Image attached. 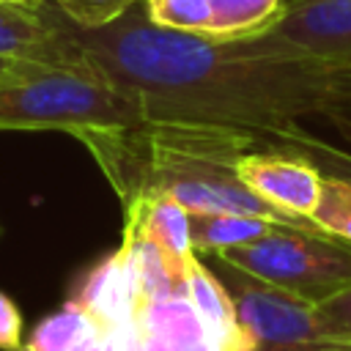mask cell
I'll use <instances>...</instances> for the list:
<instances>
[{
	"instance_id": "cell-21",
	"label": "cell",
	"mask_w": 351,
	"mask_h": 351,
	"mask_svg": "<svg viewBox=\"0 0 351 351\" xmlns=\"http://www.w3.org/2000/svg\"><path fill=\"white\" fill-rule=\"evenodd\" d=\"M3 5H14V8H25V11H38L47 0H0Z\"/></svg>"
},
{
	"instance_id": "cell-10",
	"label": "cell",
	"mask_w": 351,
	"mask_h": 351,
	"mask_svg": "<svg viewBox=\"0 0 351 351\" xmlns=\"http://www.w3.org/2000/svg\"><path fill=\"white\" fill-rule=\"evenodd\" d=\"M123 233L151 241L178 269H189L197 255L189 239V211L167 195L132 197L123 206Z\"/></svg>"
},
{
	"instance_id": "cell-8",
	"label": "cell",
	"mask_w": 351,
	"mask_h": 351,
	"mask_svg": "<svg viewBox=\"0 0 351 351\" xmlns=\"http://www.w3.org/2000/svg\"><path fill=\"white\" fill-rule=\"evenodd\" d=\"M71 302H77L99 326L118 329L137 321L140 293L129 252L118 247L101 258L77 285Z\"/></svg>"
},
{
	"instance_id": "cell-1",
	"label": "cell",
	"mask_w": 351,
	"mask_h": 351,
	"mask_svg": "<svg viewBox=\"0 0 351 351\" xmlns=\"http://www.w3.org/2000/svg\"><path fill=\"white\" fill-rule=\"evenodd\" d=\"M47 11L85 69L132 96L145 121L241 132L351 173L348 154L302 126L324 118L351 129V69L310 58L269 30L233 41L162 30L148 22L143 0L93 30L69 22L49 0Z\"/></svg>"
},
{
	"instance_id": "cell-3",
	"label": "cell",
	"mask_w": 351,
	"mask_h": 351,
	"mask_svg": "<svg viewBox=\"0 0 351 351\" xmlns=\"http://www.w3.org/2000/svg\"><path fill=\"white\" fill-rule=\"evenodd\" d=\"M145 121L137 101L85 69L19 60L0 80V132H88Z\"/></svg>"
},
{
	"instance_id": "cell-5",
	"label": "cell",
	"mask_w": 351,
	"mask_h": 351,
	"mask_svg": "<svg viewBox=\"0 0 351 351\" xmlns=\"http://www.w3.org/2000/svg\"><path fill=\"white\" fill-rule=\"evenodd\" d=\"M200 258L230 293L241 326V351H313L332 340L321 332L313 304L247 274L214 252Z\"/></svg>"
},
{
	"instance_id": "cell-17",
	"label": "cell",
	"mask_w": 351,
	"mask_h": 351,
	"mask_svg": "<svg viewBox=\"0 0 351 351\" xmlns=\"http://www.w3.org/2000/svg\"><path fill=\"white\" fill-rule=\"evenodd\" d=\"M148 22L162 30L186 36H211V8L208 0H143Z\"/></svg>"
},
{
	"instance_id": "cell-25",
	"label": "cell",
	"mask_w": 351,
	"mask_h": 351,
	"mask_svg": "<svg viewBox=\"0 0 351 351\" xmlns=\"http://www.w3.org/2000/svg\"><path fill=\"white\" fill-rule=\"evenodd\" d=\"M19 351H22V348H19Z\"/></svg>"
},
{
	"instance_id": "cell-19",
	"label": "cell",
	"mask_w": 351,
	"mask_h": 351,
	"mask_svg": "<svg viewBox=\"0 0 351 351\" xmlns=\"http://www.w3.org/2000/svg\"><path fill=\"white\" fill-rule=\"evenodd\" d=\"M321 332L332 340H351V285L313 307Z\"/></svg>"
},
{
	"instance_id": "cell-9",
	"label": "cell",
	"mask_w": 351,
	"mask_h": 351,
	"mask_svg": "<svg viewBox=\"0 0 351 351\" xmlns=\"http://www.w3.org/2000/svg\"><path fill=\"white\" fill-rule=\"evenodd\" d=\"M0 58L85 69L80 52L55 27L47 3L38 11H25L0 3Z\"/></svg>"
},
{
	"instance_id": "cell-12",
	"label": "cell",
	"mask_w": 351,
	"mask_h": 351,
	"mask_svg": "<svg viewBox=\"0 0 351 351\" xmlns=\"http://www.w3.org/2000/svg\"><path fill=\"white\" fill-rule=\"evenodd\" d=\"M186 296L192 307L197 310L211 343L217 351H241V326L236 318V307L230 302L228 288L219 282V277L206 266L200 255L186 269Z\"/></svg>"
},
{
	"instance_id": "cell-15",
	"label": "cell",
	"mask_w": 351,
	"mask_h": 351,
	"mask_svg": "<svg viewBox=\"0 0 351 351\" xmlns=\"http://www.w3.org/2000/svg\"><path fill=\"white\" fill-rule=\"evenodd\" d=\"M90 324H93V318L77 302L69 299L60 310L47 315L33 329V335L22 346V351H69L90 329Z\"/></svg>"
},
{
	"instance_id": "cell-18",
	"label": "cell",
	"mask_w": 351,
	"mask_h": 351,
	"mask_svg": "<svg viewBox=\"0 0 351 351\" xmlns=\"http://www.w3.org/2000/svg\"><path fill=\"white\" fill-rule=\"evenodd\" d=\"M49 3L77 27L93 30V27H104L121 19L140 0H49Z\"/></svg>"
},
{
	"instance_id": "cell-22",
	"label": "cell",
	"mask_w": 351,
	"mask_h": 351,
	"mask_svg": "<svg viewBox=\"0 0 351 351\" xmlns=\"http://www.w3.org/2000/svg\"><path fill=\"white\" fill-rule=\"evenodd\" d=\"M16 63H19V60H11V58H0V80H3L5 74H11V71L16 69Z\"/></svg>"
},
{
	"instance_id": "cell-6",
	"label": "cell",
	"mask_w": 351,
	"mask_h": 351,
	"mask_svg": "<svg viewBox=\"0 0 351 351\" xmlns=\"http://www.w3.org/2000/svg\"><path fill=\"white\" fill-rule=\"evenodd\" d=\"M236 170L241 184L258 197L285 214L310 219L324 178V170L313 159L280 148H255L239 159Z\"/></svg>"
},
{
	"instance_id": "cell-4",
	"label": "cell",
	"mask_w": 351,
	"mask_h": 351,
	"mask_svg": "<svg viewBox=\"0 0 351 351\" xmlns=\"http://www.w3.org/2000/svg\"><path fill=\"white\" fill-rule=\"evenodd\" d=\"M214 255L313 307L351 285V244L321 228L274 225L266 236Z\"/></svg>"
},
{
	"instance_id": "cell-16",
	"label": "cell",
	"mask_w": 351,
	"mask_h": 351,
	"mask_svg": "<svg viewBox=\"0 0 351 351\" xmlns=\"http://www.w3.org/2000/svg\"><path fill=\"white\" fill-rule=\"evenodd\" d=\"M310 219L324 233L351 244V178L324 173L318 203H315Z\"/></svg>"
},
{
	"instance_id": "cell-11",
	"label": "cell",
	"mask_w": 351,
	"mask_h": 351,
	"mask_svg": "<svg viewBox=\"0 0 351 351\" xmlns=\"http://www.w3.org/2000/svg\"><path fill=\"white\" fill-rule=\"evenodd\" d=\"M137 326L140 351H217L186 291L143 304Z\"/></svg>"
},
{
	"instance_id": "cell-13",
	"label": "cell",
	"mask_w": 351,
	"mask_h": 351,
	"mask_svg": "<svg viewBox=\"0 0 351 351\" xmlns=\"http://www.w3.org/2000/svg\"><path fill=\"white\" fill-rule=\"evenodd\" d=\"M277 222L261 219V217H244V214H206V211H189V239L192 250L197 255L222 252L239 244H250L261 236H266Z\"/></svg>"
},
{
	"instance_id": "cell-23",
	"label": "cell",
	"mask_w": 351,
	"mask_h": 351,
	"mask_svg": "<svg viewBox=\"0 0 351 351\" xmlns=\"http://www.w3.org/2000/svg\"><path fill=\"white\" fill-rule=\"evenodd\" d=\"M346 134H348V137H351V129H346Z\"/></svg>"
},
{
	"instance_id": "cell-24",
	"label": "cell",
	"mask_w": 351,
	"mask_h": 351,
	"mask_svg": "<svg viewBox=\"0 0 351 351\" xmlns=\"http://www.w3.org/2000/svg\"><path fill=\"white\" fill-rule=\"evenodd\" d=\"M0 236H3V228H0Z\"/></svg>"
},
{
	"instance_id": "cell-7",
	"label": "cell",
	"mask_w": 351,
	"mask_h": 351,
	"mask_svg": "<svg viewBox=\"0 0 351 351\" xmlns=\"http://www.w3.org/2000/svg\"><path fill=\"white\" fill-rule=\"evenodd\" d=\"M269 33L310 58L351 69V0H288Z\"/></svg>"
},
{
	"instance_id": "cell-20",
	"label": "cell",
	"mask_w": 351,
	"mask_h": 351,
	"mask_svg": "<svg viewBox=\"0 0 351 351\" xmlns=\"http://www.w3.org/2000/svg\"><path fill=\"white\" fill-rule=\"evenodd\" d=\"M22 348V313L16 302L0 291V351H19Z\"/></svg>"
},
{
	"instance_id": "cell-2",
	"label": "cell",
	"mask_w": 351,
	"mask_h": 351,
	"mask_svg": "<svg viewBox=\"0 0 351 351\" xmlns=\"http://www.w3.org/2000/svg\"><path fill=\"white\" fill-rule=\"evenodd\" d=\"M77 140L93 156L121 206L137 195H167L186 211L244 214L291 228H315L241 184L239 159L255 148H271L250 134L181 121H140L88 132Z\"/></svg>"
},
{
	"instance_id": "cell-14",
	"label": "cell",
	"mask_w": 351,
	"mask_h": 351,
	"mask_svg": "<svg viewBox=\"0 0 351 351\" xmlns=\"http://www.w3.org/2000/svg\"><path fill=\"white\" fill-rule=\"evenodd\" d=\"M288 0H208L214 41H233L266 33L285 14Z\"/></svg>"
}]
</instances>
